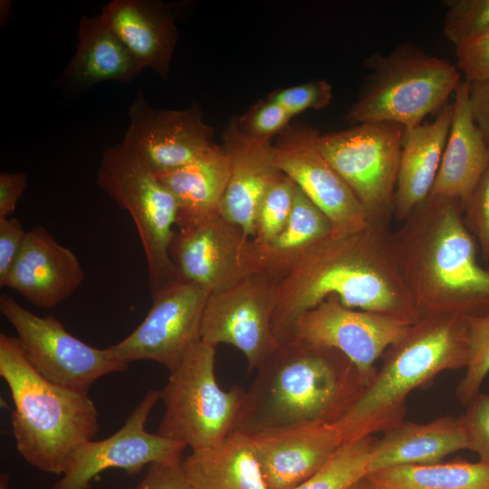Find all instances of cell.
I'll use <instances>...</instances> for the list:
<instances>
[{
	"mask_svg": "<svg viewBox=\"0 0 489 489\" xmlns=\"http://www.w3.org/2000/svg\"><path fill=\"white\" fill-rule=\"evenodd\" d=\"M441 164L430 195L458 199L464 208L489 163V143L475 122L470 82L458 84Z\"/></svg>",
	"mask_w": 489,
	"mask_h": 489,
	"instance_id": "7402d4cb",
	"label": "cell"
},
{
	"mask_svg": "<svg viewBox=\"0 0 489 489\" xmlns=\"http://www.w3.org/2000/svg\"><path fill=\"white\" fill-rule=\"evenodd\" d=\"M272 142L240 135L231 124L224 134L229 177L219 213L253 238L258 205L267 189L283 174L277 167Z\"/></svg>",
	"mask_w": 489,
	"mask_h": 489,
	"instance_id": "ffe728a7",
	"label": "cell"
},
{
	"mask_svg": "<svg viewBox=\"0 0 489 489\" xmlns=\"http://www.w3.org/2000/svg\"><path fill=\"white\" fill-rule=\"evenodd\" d=\"M0 489H13L9 485V478L5 474L2 475L0 477Z\"/></svg>",
	"mask_w": 489,
	"mask_h": 489,
	"instance_id": "ee69618b",
	"label": "cell"
},
{
	"mask_svg": "<svg viewBox=\"0 0 489 489\" xmlns=\"http://www.w3.org/2000/svg\"><path fill=\"white\" fill-rule=\"evenodd\" d=\"M457 68L468 82L489 80V28L455 47Z\"/></svg>",
	"mask_w": 489,
	"mask_h": 489,
	"instance_id": "74e56055",
	"label": "cell"
},
{
	"mask_svg": "<svg viewBox=\"0 0 489 489\" xmlns=\"http://www.w3.org/2000/svg\"><path fill=\"white\" fill-rule=\"evenodd\" d=\"M468 442V450L476 453L479 461L489 465V394L478 393L460 416Z\"/></svg>",
	"mask_w": 489,
	"mask_h": 489,
	"instance_id": "8d00e7d4",
	"label": "cell"
},
{
	"mask_svg": "<svg viewBox=\"0 0 489 489\" xmlns=\"http://www.w3.org/2000/svg\"><path fill=\"white\" fill-rule=\"evenodd\" d=\"M296 188L295 183L283 174L267 189L256 209L251 238L254 244H265L283 229L292 211Z\"/></svg>",
	"mask_w": 489,
	"mask_h": 489,
	"instance_id": "1f68e13d",
	"label": "cell"
},
{
	"mask_svg": "<svg viewBox=\"0 0 489 489\" xmlns=\"http://www.w3.org/2000/svg\"><path fill=\"white\" fill-rule=\"evenodd\" d=\"M156 177L177 201V227L219 213L229 177L228 158L217 145L203 158Z\"/></svg>",
	"mask_w": 489,
	"mask_h": 489,
	"instance_id": "83f0119b",
	"label": "cell"
},
{
	"mask_svg": "<svg viewBox=\"0 0 489 489\" xmlns=\"http://www.w3.org/2000/svg\"><path fill=\"white\" fill-rule=\"evenodd\" d=\"M331 296L348 308L408 325L420 320L388 225L369 223L352 233L331 232L304 250L276 283L272 327L278 341L292 340L301 315Z\"/></svg>",
	"mask_w": 489,
	"mask_h": 489,
	"instance_id": "6da1fadb",
	"label": "cell"
},
{
	"mask_svg": "<svg viewBox=\"0 0 489 489\" xmlns=\"http://www.w3.org/2000/svg\"><path fill=\"white\" fill-rule=\"evenodd\" d=\"M374 441L368 475L381 469L439 463L446 455L468 449L460 417H438L427 423L403 422Z\"/></svg>",
	"mask_w": 489,
	"mask_h": 489,
	"instance_id": "603a6c76",
	"label": "cell"
},
{
	"mask_svg": "<svg viewBox=\"0 0 489 489\" xmlns=\"http://www.w3.org/2000/svg\"><path fill=\"white\" fill-rule=\"evenodd\" d=\"M381 358V368L351 408L334 424L343 444L399 426L413 390L427 388L445 370L465 368V321L459 316L421 318Z\"/></svg>",
	"mask_w": 489,
	"mask_h": 489,
	"instance_id": "277c9868",
	"label": "cell"
},
{
	"mask_svg": "<svg viewBox=\"0 0 489 489\" xmlns=\"http://www.w3.org/2000/svg\"><path fill=\"white\" fill-rule=\"evenodd\" d=\"M0 312L13 325L29 362L50 381L88 392L101 377L128 369L108 348L92 347L72 335L52 315L38 316L13 297L0 296Z\"/></svg>",
	"mask_w": 489,
	"mask_h": 489,
	"instance_id": "30bf717a",
	"label": "cell"
},
{
	"mask_svg": "<svg viewBox=\"0 0 489 489\" xmlns=\"http://www.w3.org/2000/svg\"><path fill=\"white\" fill-rule=\"evenodd\" d=\"M319 136L313 127L289 125L273 145L276 165L329 218L333 233L359 231L369 224L366 213L321 152Z\"/></svg>",
	"mask_w": 489,
	"mask_h": 489,
	"instance_id": "9a60e30c",
	"label": "cell"
},
{
	"mask_svg": "<svg viewBox=\"0 0 489 489\" xmlns=\"http://www.w3.org/2000/svg\"><path fill=\"white\" fill-rule=\"evenodd\" d=\"M464 221L489 261V163L465 206Z\"/></svg>",
	"mask_w": 489,
	"mask_h": 489,
	"instance_id": "d590c367",
	"label": "cell"
},
{
	"mask_svg": "<svg viewBox=\"0 0 489 489\" xmlns=\"http://www.w3.org/2000/svg\"><path fill=\"white\" fill-rule=\"evenodd\" d=\"M375 439L369 436L342 444L327 463L293 489H347L368 475Z\"/></svg>",
	"mask_w": 489,
	"mask_h": 489,
	"instance_id": "f546056e",
	"label": "cell"
},
{
	"mask_svg": "<svg viewBox=\"0 0 489 489\" xmlns=\"http://www.w3.org/2000/svg\"><path fill=\"white\" fill-rule=\"evenodd\" d=\"M331 232L329 218L297 187L292 211L283 229L263 244L249 240L246 256L251 273H265L277 283L306 248Z\"/></svg>",
	"mask_w": 489,
	"mask_h": 489,
	"instance_id": "484cf974",
	"label": "cell"
},
{
	"mask_svg": "<svg viewBox=\"0 0 489 489\" xmlns=\"http://www.w3.org/2000/svg\"><path fill=\"white\" fill-rule=\"evenodd\" d=\"M453 102L434 120L405 134L395 191L394 216L403 222L431 193L448 137Z\"/></svg>",
	"mask_w": 489,
	"mask_h": 489,
	"instance_id": "cb8c5ba5",
	"label": "cell"
},
{
	"mask_svg": "<svg viewBox=\"0 0 489 489\" xmlns=\"http://www.w3.org/2000/svg\"><path fill=\"white\" fill-rule=\"evenodd\" d=\"M0 376L14 409L17 451L40 471L62 475L74 452L98 433L99 417L88 392L57 385L40 374L17 338L0 334Z\"/></svg>",
	"mask_w": 489,
	"mask_h": 489,
	"instance_id": "5b68a950",
	"label": "cell"
},
{
	"mask_svg": "<svg viewBox=\"0 0 489 489\" xmlns=\"http://www.w3.org/2000/svg\"><path fill=\"white\" fill-rule=\"evenodd\" d=\"M248 435L268 489L295 488L320 470L343 444L335 425L325 423Z\"/></svg>",
	"mask_w": 489,
	"mask_h": 489,
	"instance_id": "ac0fdd59",
	"label": "cell"
},
{
	"mask_svg": "<svg viewBox=\"0 0 489 489\" xmlns=\"http://www.w3.org/2000/svg\"><path fill=\"white\" fill-rule=\"evenodd\" d=\"M26 185L27 175L24 172L0 174V218L9 217L14 212Z\"/></svg>",
	"mask_w": 489,
	"mask_h": 489,
	"instance_id": "60d3db41",
	"label": "cell"
},
{
	"mask_svg": "<svg viewBox=\"0 0 489 489\" xmlns=\"http://www.w3.org/2000/svg\"><path fill=\"white\" fill-rule=\"evenodd\" d=\"M409 327L383 315L348 308L331 296L301 315L292 339L342 352L357 367L366 387L377 372L375 362Z\"/></svg>",
	"mask_w": 489,
	"mask_h": 489,
	"instance_id": "2e32d148",
	"label": "cell"
},
{
	"mask_svg": "<svg viewBox=\"0 0 489 489\" xmlns=\"http://www.w3.org/2000/svg\"><path fill=\"white\" fill-rule=\"evenodd\" d=\"M216 348L202 340L192 346L159 390L164 413L157 434L192 451L213 446L240 430L246 389L221 388L215 373Z\"/></svg>",
	"mask_w": 489,
	"mask_h": 489,
	"instance_id": "52a82bcc",
	"label": "cell"
},
{
	"mask_svg": "<svg viewBox=\"0 0 489 489\" xmlns=\"http://www.w3.org/2000/svg\"><path fill=\"white\" fill-rule=\"evenodd\" d=\"M97 185L132 217L148 264L151 295L179 281L169 256L177 213L170 191L122 143L104 149Z\"/></svg>",
	"mask_w": 489,
	"mask_h": 489,
	"instance_id": "ba28073f",
	"label": "cell"
},
{
	"mask_svg": "<svg viewBox=\"0 0 489 489\" xmlns=\"http://www.w3.org/2000/svg\"><path fill=\"white\" fill-rule=\"evenodd\" d=\"M267 98L293 117L309 109L321 110L327 107L332 98V87L327 81L320 79L278 90Z\"/></svg>",
	"mask_w": 489,
	"mask_h": 489,
	"instance_id": "e575fe53",
	"label": "cell"
},
{
	"mask_svg": "<svg viewBox=\"0 0 489 489\" xmlns=\"http://www.w3.org/2000/svg\"><path fill=\"white\" fill-rule=\"evenodd\" d=\"M243 229L220 213L175 229L169 256L179 281L197 283L211 292L250 274Z\"/></svg>",
	"mask_w": 489,
	"mask_h": 489,
	"instance_id": "e0dca14e",
	"label": "cell"
},
{
	"mask_svg": "<svg viewBox=\"0 0 489 489\" xmlns=\"http://www.w3.org/2000/svg\"><path fill=\"white\" fill-rule=\"evenodd\" d=\"M398 264L420 317L489 312V270L455 198L429 195L392 232Z\"/></svg>",
	"mask_w": 489,
	"mask_h": 489,
	"instance_id": "7a4b0ae2",
	"label": "cell"
},
{
	"mask_svg": "<svg viewBox=\"0 0 489 489\" xmlns=\"http://www.w3.org/2000/svg\"><path fill=\"white\" fill-rule=\"evenodd\" d=\"M366 477L373 489H489V465L455 461L400 465Z\"/></svg>",
	"mask_w": 489,
	"mask_h": 489,
	"instance_id": "f1b7e54d",
	"label": "cell"
},
{
	"mask_svg": "<svg viewBox=\"0 0 489 489\" xmlns=\"http://www.w3.org/2000/svg\"><path fill=\"white\" fill-rule=\"evenodd\" d=\"M84 273L75 254L43 226L27 231L3 285L43 309L56 307L81 285Z\"/></svg>",
	"mask_w": 489,
	"mask_h": 489,
	"instance_id": "d6986e66",
	"label": "cell"
},
{
	"mask_svg": "<svg viewBox=\"0 0 489 489\" xmlns=\"http://www.w3.org/2000/svg\"><path fill=\"white\" fill-rule=\"evenodd\" d=\"M158 399L159 390H149L117 432L82 444L51 489H88L99 474L110 468L122 469L132 475L148 465L182 462L186 445L145 429Z\"/></svg>",
	"mask_w": 489,
	"mask_h": 489,
	"instance_id": "4fadbf2b",
	"label": "cell"
},
{
	"mask_svg": "<svg viewBox=\"0 0 489 489\" xmlns=\"http://www.w3.org/2000/svg\"><path fill=\"white\" fill-rule=\"evenodd\" d=\"M347 489H373L367 477H363Z\"/></svg>",
	"mask_w": 489,
	"mask_h": 489,
	"instance_id": "7bdbcfd3",
	"label": "cell"
},
{
	"mask_svg": "<svg viewBox=\"0 0 489 489\" xmlns=\"http://www.w3.org/2000/svg\"><path fill=\"white\" fill-rule=\"evenodd\" d=\"M467 328L468 360L465 373L455 389L456 399L463 406L480 393L489 373V312L480 316L463 317Z\"/></svg>",
	"mask_w": 489,
	"mask_h": 489,
	"instance_id": "4dcf8cb0",
	"label": "cell"
},
{
	"mask_svg": "<svg viewBox=\"0 0 489 489\" xmlns=\"http://www.w3.org/2000/svg\"><path fill=\"white\" fill-rule=\"evenodd\" d=\"M210 293L197 283L174 282L152 296L151 309L142 322L108 350L126 364L152 360L173 370L201 341V321Z\"/></svg>",
	"mask_w": 489,
	"mask_h": 489,
	"instance_id": "7c38bea8",
	"label": "cell"
},
{
	"mask_svg": "<svg viewBox=\"0 0 489 489\" xmlns=\"http://www.w3.org/2000/svg\"><path fill=\"white\" fill-rule=\"evenodd\" d=\"M181 463L150 465L142 480L131 489H197L185 475Z\"/></svg>",
	"mask_w": 489,
	"mask_h": 489,
	"instance_id": "ab89813d",
	"label": "cell"
},
{
	"mask_svg": "<svg viewBox=\"0 0 489 489\" xmlns=\"http://www.w3.org/2000/svg\"><path fill=\"white\" fill-rule=\"evenodd\" d=\"M129 115L121 143L155 175L184 167L217 147L197 104L181 110L153 109L139 90Z\"/></svg>",
	"mask_w": 489,
	"mask_h": 489,
	"instance_id": "5bb4252c",
	"label": "cell"
},
{
	"mask_svg": "<svg viewBox=\"0 0 489 489\" xmlns=\"http://www.w3.org/2000/svg\"><path fill=\"white\" fill-rule=\"evenodd\" d=\"M275 294L276 282L263 273L212 292L202 316L201 340L215 348L235 347L246 359L248 373L255 371L280 344L272 327Z\"/></svg>",
	"mask_w": 489,
	"mask_h": 489,
	"instance_id": "8fae6325",
	"label": "cell"
},
{
	"mask_svg": "<svg viewBox=\"0 0 489 489\" xmlns=\"http://www.w3.org/2000/svg\"><path fill=\"white\" fill-rule=\"evenodd\" d=\"M27 231L15 217L0 218V286L3 287L25 239Z\"/></svg>",
	"mask_w": 489,
	"mask_h": 489,
	"instance_id": "f35d334b",
	"label": "cell"
},
{
	"mask_svg": "<svg viewBox=\"0 0 489 489\" xmlns=\"http://www.w3.org/2000/svg\"><path fill=\"white\" fill-rule=\"evenodd\" d=\"M142 70L101 14L81 18L77 50L66 69L67 78L90 87L105 81L129 82Z\"/></svg>",
	"mask_w": 489,
	"mask_h": 489,
	"instance_id": "4316f807",
	"label": "cell"
},
{
	"mask_svg": "<svg viewBox=\"0 0 489 489\" xmlns=\"http://www.w3.org/2000/svg\"><path fill=\"white\" fill-rule=\"evenodd\" d=\"M181 466L197 489H268L250 436L240 430L193 450Z\"/></svg>",
	"mask_w": 489,
	"mask_h": 489,
	"instance_id": "d4e9b609",
	"label": "cell"
},
{
	"mask_svg": "<svg viewBox=\"0 0 489 489\" xmlns=\"http://www.w3.org/2000/svg\"><path fill=\"white\" fill-rule=\"evenodd\" d=\"M364 64L370 74L346 120L354 125L393 122L405 134L437 113L462 81L457 66L409 43L388 53H375Z\"/></svg>",
	"mask_w": 489,
	"mask_h": 489,
	"instance_id": "8992f818",
	"label": "cell"
},
{
	"mask_svg": "<svg viewBox=\"0 0 489 489\" xmlns=\"http://www.w3.org/2000/svg\"><path fill=\"white\" fill-rule=\"evenodd\" d=\"M443 34L455 47L489 28V0H446Z\"/></svg>",
	"mask_w": 489,
	"mask_h": 489,
	"instance_id": "d6a6232c",
	"label": "cell"
},
{
	"mask_svg": "<svg viewBox=\"0 0 489 489\" xmlns=\"http://www.w3.org/2000/svg\"><path fill=\"white\" fill-rule=\"evenodd\" d=\"M246 389L240 431L308 423L336 424L365 388L354 363L338 350L292 339L280 342Z\"/></svg>",
	"mask_w": 489,
	"mask_h": 489,
	"instance_id": "3957f363",
	"label": "cell"
},
{
	"mask_svg": "<svg viewBox=\"0 0 489 489\" xmlns=\"http://www.w3.org/2000/svg\"><path fill=\"white\" fill-rule=\"evenodd\" d=\"M404 128L393 122L361 123L323 134L318 146L363 207L369 223L389 225Z\"/></svg>",
	"mask_w": 489,
	"mask_h": 489,
	"instance_id": "9c48e42d",
	"label": "cell"
},
{
	"mask_svg": "<svg viewBox=\"0 0 489 489\" xmlns=\"http://www.w3.org/2000/svg\"><path fill=\"white\" fill-rule=\"evenodd\" d=\"M470 102L475 122L489 143V80L470 82Z\"/></svg>",
	"mask_w": 489,
	"mask_h": 489,
	"instance_id": "b9f144b4",
	"label": "cell"
},
{
	"mask_svg": "<svg viewBox=\"0 0 489 489\" xmlns=\"http://www.w3.org/2000/svg\"><path fill=\"white\" fill-rule=\"evenodd\" d=\"M292 117L279 104L266 98L231 121L242 136L259 142H272L289 126Z\"/></svg>",
	"mask_w": 489,
	"mask_h": 489,
	"instance_id": "836d02e7",
	"label": "cell"
},
{
	"mask_svg": "<svg viewBox=\"0 0 489 489\" xmlns=\"http://www.w3.org/2000/svg\"><path fill=\"white\" fill-rule=\"evenodd\" d=\"M101 16L143 68L167 79L177 41L174 5L150 0H112Z\"/></svg>",
	"mask_w": 489,
	"mask_h": 489,
	"instance_id": "44dd1931",
	"label": "cell"
}]
</instances>
